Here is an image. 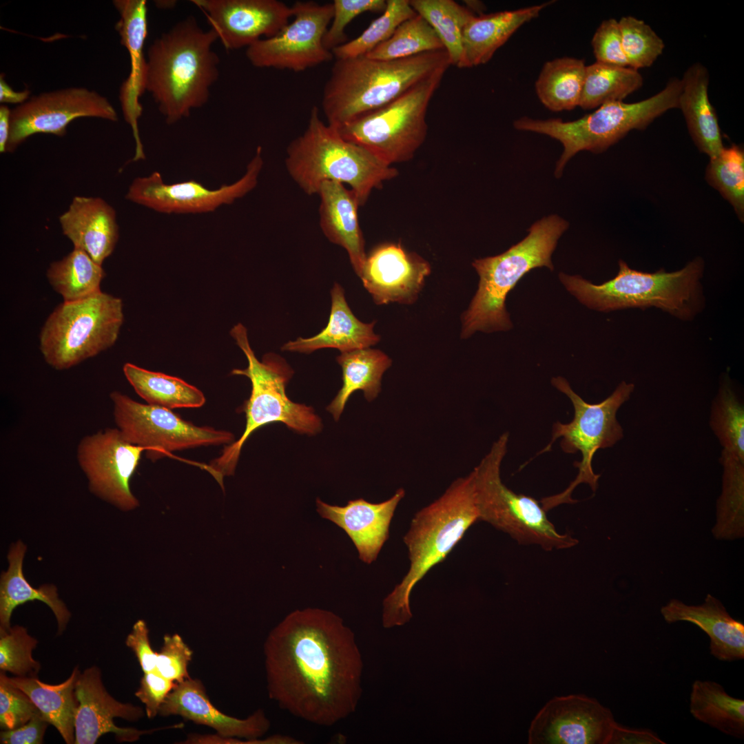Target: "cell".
Masks as SVG:
<instances>
[{
  "label": "cell",
  "instance_id": "6da1fadb",
  "mask_svg": "<svg viewBox=\"0 0 744 744\" xmlns=\"http://www.w3.org/2000/svg\"><path fill=\"white\" fill-rule=\"evenodd\" d=\"M269 696L307 722L331 727L353 713L363 662L353 631L332 612L296 610L265 644Z\"/></svg>",
  "mask_w": 744,
  "mask_h": 744
},
{
  "label": "cell",
  "instance_id": "7a4b0ae2",
  "mask_svg": "<svg viewBox=\"0 0 744 744\" xmlns=\"http://www.w3.org/2000/svg\"><path fill=\"white\" fill-rule=\"evenodd\" d=\"M218 39L189 16L163 33L147 50L145 90L167 124L188 117L205 105L219 76V57L212 45Z\"/></svg>",
  "mask_w": 744,
  "mask_h": 744
},
{
  "label": "cell",
  "instance_id": "3957f363",
  "mask_svg": "<svg viewBox=\"0 0 744 744\" xmlns=\"http://www.w3.org/2000/svg\"><path fill=\"white\" fill-rule=\"evenodd\" d=\"M478 521L473 471L453 482L440 497L414 515L403 538L410 567L383 601L384 628L402 626L410 621V595L415 586L447 557L467 530Z\"/></svg>",
  "mask_w": 744,
  "mask_h": 744
},
{
  "label": "cell",
  "instance_id": "277c9868",
  "mask_svg": "<svg viewBox=\"0 0 744 744\" xmlns=\"http://www.w3.org/2000/svg\"><path fill=\"white\" fill-rule=\"evenodd\" d=\"M449 65L445 50L389 61L336 59L322 92L327 124L337 128L376 110Z\"/></svg>",
  "mask_w": 744,
  "mask_h": 744
},
{
  "label": "cell",
  "instance_id": "5b68a950",
  "mask_svg": "<svg viewBox=\"0 0 744 744\" xmlns=\"http://www.w3.org/2000/svg\"><path fill=\"white\" fill-rule=\"evenodd\" d=\"M704 262L696 258L682 269L647 273L619 261L616 276L595 285L579 275L559 273L567 291L588 308L601 312L656 307L681 320H692L703 308L701 280Z\"/></svg>",
  "mask_w": 744,
  "mask_h": 744
},
{
  "label": "cell",
  "instance_id": "8992f818",
  "mask_svg": "<svg viewBox=\"0 0 744 744\" xmlns=\"http://www.w3.org/2000/svg\"><path fill=\"white\" fill-rule=\"evenodd\" d=\"M285 165L307 194H318L324 181L338 182L351 187L360 206L365 204L373 189L398 175L395 167L324 124L317 106L311 110L304 132L289 144Z\"/></svg>",
  "mask_w": 744,
  "mask_h": 744
},
{
  "label": "cell",
  "instance_id": "52a82bcc",
  "mask_svg": "<svg viewBox=\"0 0 744 744\" xmlns=\"http://www.w3.org/2000/svg\"><path fill=\"white\" fill-rule=\"evenodd\" d=\"M568 226L558 215H550L533 224L528 234L504 253L473 261L479 280L477 292L462 316V338L477 331L489 333L512 328L506 309L507 295L530 270L541 267L554 270L551 256Z\"/></svg>",
  "mask_w": 744,
  "mask_h": 744
},
{
  "label": "cell",
  "instance_id": "ba28073f",
  "mask_svg": "<svg viewBox=\"0 0 744 744\" xmlns=\"http://www.w3.org/2000/svg\"><path fill=\"white\" fill-rule=\"evenodd\" d=\"M230 334L248 362L245 369H234L231 373L247 377L251 391L242 406L246 417L243 433L209 465V473L221 485L223 477L234 475L243 444L259 428L282 422L291 430L308 435H315L322 428V420L311 406L293 402L287 395L286 386L293 373L287 362L272 353L265 354L261 361L258 360L242 324L235 325Z\"/></svg>",
  "mask_w": 744,
  "mask_h": 744
},
{
  "label": "cell",
  "instance_id": "9c48e42d",
  "mask_svg": "<svg viewBox=\"0 0 744 744\" xmlns=\"http://www.w3.org/2000/svg\"><path fill=\"white\" fill-rule=\"evenodd\" d=\"M681 88V79L674 77L661 91L639 102L606 103L570 121L523 116L515 120L513 126L518 130L548 136L561 143L564 149L555 171L556 178H559L566 163L578 152H603L629 132L643 130L668 110L678 108Z\"/></svg>",
  "mask_w": 744,
  "mask_h": 744
},
{
  "label": "cell",
  "instance_id": "30bf717a",
  "mask_svg": "<svg viewBox=\"0 0 744 744\" xmlns=\"http://www.w3.org/2000/svg\"><path fill=\"white\" fill-rule=\"evenodd\" d=\"M508 437V433L500 435L472 471L479 521L508 534L519 544L537 545L548 551L575 546L578 540L569 534L559 533L539 502L517 494L503 484L500 468Z\"/></svg>",
  "mask_w": 744,
  "mask_h": 744
},
{
  "label": "cell",
  "instance_id": "8fae6325",
  "mask_svg": "<svg viewBox=\"0 0 744 744\" xmlns=\"http://www.w3.org/2000/svg\"><path fill=\"white\" fill-rule=\"evenodd\" d=\"M551 382L570 400L574 417L569 423L557 422L553 424L550 442L536 456L550 451L556 440L561 438L562 451L566 453L579 452L581 459L574 462L579 470L577 475L564 491L541 499L540 503L546 511L563 504L575 503L571 495L580 484H587L593 492L596 491L600 475L595 473L592 469L594 455L599 449L614 446L623 437V428L616 415L634 389V384L622 381L604 400L590 404L577 395L563 377L553 378Z\"/></svg>",
  "mask_w": 744,
  "mask_h": 744
},
{
  "label": "cell",
  "instance_id": "7c38bea8",
  "mask_svg": "<svg viewBox=\"0 0 744 744\" xmlns=\"http://www.w3.org/2000/svg\"><path fill=\"white\" fill-rule=\"evenodd\" d=\"M123 320L122 300L101 291L80 300L63 301L41 329V354L54 369H70L113 346Z\"/></svg>",
  "mask_w": 744,
  "mask_h": 744
},
{
  "label": "cell",
  "instance_id": "4fadbf2b",
  "mask_svg": "<svg viewBox=\"0 0 744 744\" xmlns=\"http://www.w3.org/2000/svg\"><path fill=\"white\" fill-rule=\"evenodd\" d=\"M447 70H441L371 112L335 128L345 140L391 166L411 160L425 141L426 112Z\"/></svg>",
  "mask_w": 744,
  "mask_h": 744
},
{
  "label": "cell",
  "instance_id": "5bb4252c",
  "mask_svg": "<svg viewBox=\"0 0 744 744\" xmlns=\"http://www.w3.org/2000/svg\"><path fill=\"white\" fill-rule=\"evenodd\" d=\"M110 397L117 428L128 442L145 448L151 459L174 457L169 453L174 451L234 441L231 433L196 426L169 409L138 402L117 391Z\"/></svg>",
  "mask_w": 744,
  "mask_h": 744
},
{
  "label": "cell",
  "instance_id": "9a60e30c",
  "mask_svg": "<svg viewBox=\"0 0 744 744\" xmlns=\"http://www.w3.org/2000/svg\"><path fill=\"white\" fill-rule=\"evenodd\" d=\"M293 19L277 34L260 39L246 50L254 67L302 72L333 57L324 37L333 15L332 3L298 1L292 6Z\"/></svg>",
  "mask_w": 744,
  "mask_h": 744
},
{
  "label": "cell",
  "instance_id": "2e32d148",
  "mask_svg": "<svg viewBox=\"0 0 744 744\" xmlns=\"http://www.w3.org/2000/svg\"><path fill=\"white\" fill-rule=\"evenodd\" d=\"M263 164L262 149L259 146L242 177L216 189H209L194 180L166 184L161 174L154 172L147 176L135 178L125 198L159 213L211 212L222 205L233 203L254 189Z\"/></svg>",
  "mask_w": 744,
  "mask_h": 744
},
{
  "label": "cell",
  "instance_id": "e0dca14e",
  "mask_svg": "<svg viewBox=\"0 0 744 744\" xmlns=\"http://www.w3.org/2000/svg\"><path fill=\"white\" fill-rule=\"evenodd\" d=\"M81 117L118 120L116 110L105 96L85 87L65 88L32 96L11 110L6 152H14L35 134L63 136L69 123Z\"/></svg>",
  "mask_w": 744,
  "mask_h": 744
},
{
  "label": "cell",
  "instance_id": "ac0fdd59",
  "mask_svg": "<svg viewBox=\"0 0 744 744\" xmlns=\"http://www.w3.org/2000/svg\"><path fill=\"white\" fill-rule=\"evenodd\" d=\"M144 451L128 442L117 428H107L83 437L76 457L90 490L117 508L130 510L138 506L130 482Z\"/></svg>",
  "mask_w": 744,
  "mask_h": 744
},
{
  "label": "cell",
  "instance_id": "d6986e66",
  "mask_svg": "<svg viewBox=\"0 0 744 744\" xmlns=\"http://www.w3.org/2000/svg\"><path fill=\"white\" fill-rule=\"evenodd\" d=\"M617 723L611 710L583 694L555 696L530 723L529 744H608Z\"/></svg>",
  "mask_w": 744,
  "mask_h": 744
},
{
  "label": "cell",
  "instance_id": "ffe728a7",
  "mask_svg": "<svg viewBox=\"0 0 744 744\" xmlns=\"http://www.w3.org/2000/svg\"><path fill=\"white\" fill-rule=\"evenodd\" d=\"M205 14L225 49L248 48L262 37L277 34L293 17L278 0H192Z\"/></svg>",
  "mask_w": 744,
  "mask_h": 744
},
{
  "label": "cell",
  "instance_id": "44dd1931",
  "mask_svg": "<svg viewBox=\"0 0 744 744\" xmlns=\"http://www.w3.org/2000/svg\"><path fill=\"white\" fill-rule=\"evenodd\" d=\"M75 694L78 705L74 720V744L96 743L107 733H114L119 741L133 742L141 735L158 730H139L115 725V717L136 721L144 716V712L139 706L114 699L105 690L101 670L96 666L80 672Z\"/></svg>",
  "mask_w": 744,
  "mask_h": 744
},
{
  "label": "cell",
  "instance_id": "7402d4cb",
  "mask_svg": "<svg viewBox=\"0 0 744 744\" xmlns=\"http://www.w3.org/2000/svg\"><path fill=\"white\" fill-rule=\"evenodd\" d=\"M431 273L430 264L400 243L375 247L366 258L360 278L378 304L415 302Z\"/></svg>",
  "mask_w": 744,
  "mask_h": 744
},
{
  "label": "cell",
  "instance_id": "603a6c76",
  "mask_svg": "<svg viewBox=\"0 0 744 744\" xmlns=\"http://www.w3.org/2000/svg\"><path fill=\"white\" fill-rule=\"evenodd\" d=\"M113 5L120 15L115 28L121 44L130 55V73L121 86L119 100L124 119L131 127L135 141V154L132 161H137L145 158L138 121L143 112L139 99L146 91L147 59L144 44L148 32L147 1L114 0Z\"/></svg>",
  "mask_w": 744,
  "mask_h": 744
},
{
  "label": "cell",
  "instance_id": "cb8c5ba5",
  "mask_svg": "<svg viewBox=\"0 0 744 744\" xmlns=\"http://www.w3.org/2000/svg\"><path fill=\"white\" fill-rule=\"evenodd\" d=\"M163 716H180L198 725H205L226 738H261L270 727V722L262 710H258L247 718L240 719L220 712L209 700L203 683L191 677L176 683L160 707Z\"/></svg>",
  "mask_w": 744,
  "mask_h": 744
},
{
  "label": "cell",
  "instance_id": "d4e9b609",
  "mask_svg": "<svg viewBox=\"0 0 744 744\" xmlns=\"http://www.w3.org/2000/svg\"><path fill=\"white\" fill-rule=\"evenodd\" d=\"M404 495V488H400L382 502L371 503L359 498L349 501L344 506L330 505L317 498V511L343 529L354 544L359 559L370 564L388 539L392 518Z\"/></svg>",
  "mask_w": 744,
  "mask_h": 744
},
{
  "label": "cell",
  "instance_id": "484cf974",
  "mask_svg": "<svg viewBox=\"0 0 744 744\" xmlns=\"http://www.w3.org/2000/svg\"><path fill=\"white\" fill-rule=\"evenodd\" d=\"M63 234L74 248L103 264L113 252L119 237L114 209L100 197L76 196L59 218Z\"/></svg>",
  "mask_w": 744,
  "mask_h": 744
},
{
  "label": "cell",
  "instance_id": "4316f807",
  "mask_svg": "<svg viewBox=\"0 0 744 744\" xmlns=\"http://www.w3.org/2000/svg\"><path fill=\"white\" fill-rule=\"evenodd\" d=\"M661 614L668 623L686 621L694 624L710 638V654L719 661L744 659V624L734 619L722 602L707 594L701 605H688L672 599Z\"/></svg>",
  "mask_w": 744,
  "mask_h": 744
},
{
  "label": "cell",
  "instance_id": "83f0119b",
  "mask_svg": "<svg viewBox=\"0 0 744 744\" xmlns=\"http://www.w3.org/2000/svg\"><path fill=\"white\" fill-rule=\"evenodd\" d=\"M320 226L331 242L348 253L356 274L360 277L366 258L364 240L360 227L358 199L351 189L335 181H324L318 193Z\"/></svg>",
  "mask_w": 744,
  "mask_h": 744
},
{
  "label": "cell",
  "instance_id": "f1b7e54d",
  "mask_svg": "<svg viewBox=\"0 0 744 744\" xmlns=\"http://www.w3.org/2000/svg\"><path fill=\"white\" fill-rule=\"evenodd\" d=\"M552 1L526 8L473 15L465 25L459 68L486 64L524 24L537 17Z\"/></svg>",
  "mask_w": 744,
  "mask_h": 744
},
{
  "label": "cell",
  "instance_id": "f546056e",
  "mask_svg": "<svg viewBox=\"0 0 744 744\" xmlns=\"http://www.w3.org/2000/svg\"><path fill=\"white\" fill-rule=\"evenodd\" d=\"M710 75L701 63L690 66L683 74L678 100L689 133L699 151L710 158L723 149L718 118L708 96Z\"/></svg>",
  "mask_w": 744,
  "mask_h": 744
},
{
  "label": "cell",
  "instance_id": "4dcf8cb0",
  "mask_svg": "<svg viewBox=\"0 0 744 744\" xmlns=\"http://www.w3.org/2000/svg\"><path fill=\"white\" fill-rule=\"evenodd\" d=\"M331 308L327 327L318 334L308 338L299 337L282 347V350L310 353L323 348L337 349L342 353L369 348L377 344L380 336L373 331L375 322L360 321L350 309L344 290L335 283L331 291Z\"/></svg>",
  "mask_w": 744,
  "mask_h": 744
},
{
  "label": "cell",
  "instance_id": "1f68e13d",
  "mask_svg": "<svg viewBox=\"0 0 744 744\" xmlns=\"http://www.w3.org/2000/svg\"><path fill=\"white\" fill-rule=\"evenodd\" d=\"M26 546L21 541L13 544L8 555V568L2 572L0 581V628L8 629L12 611L19 605L34 600L47 604L54 614L59 633L63 632L70 618V612L59 599L54 585L32 587L23 573V561Z\"/></svg>",
  "mask_w": 744,
  "mask_h": 744
},
{
  "label": "cell",
  "instance_id": "d6a6232c",
  "mask_svg": "<svg viewBox=\"0 0 744 744\" xmlns=\"http://www.w3.org/2000/svg\"><path fill=\"white\" fill-rule=\"evenodd\" d=\"M80 674L75 668L63 682L51 685L37 677H8L6 679L27 694L49 724L56 727L65 742L74 743V720L78 705L75 685Z\"/></svg>",
  "mask_w": 744,
  "mask_h": 744
},
{
  "label": "cell",
  "instance_id": "836d02e7",
  "mask_svg": "<svg viewBox=\"0 0 744 744\" xmlns=\"http://www.w3.org/2000/svg\"><path fill=\"white\" fill-rule=\"evenodd\" d=\"M336 360L342 371V386L327 410L338 421L355 391L361 390L368 402L378 397L382 377L392 361L382 351L371 348L341 353Z\"/></svg>",
  "mask_w": 744,
  "mask_h": 744
},
{
  "label": "cell",
  "instance_id": "e575fe53",
  "mask_svg": "<svg viewBox=\"0 0 744 744\" xmlns=\"http://www.w3.org/2000/svg\"><path fill=\"white\" fill-rule=\"evenodd\" d=\"M690 712L697 721L722 733L744 737V701L729 695L719 683L696 680L690 694Z\"/></svg>",
  "mask_w": 744,
  "mask_h": 744
},
{
  "label": "cell",
  "instance_id": "d590c367",
  "mask_svg": "<svg viewBox=\"0 0 744 744\" xmlns=\"http://www.w3.org/2000/svg\"><path fill=\"white\" fill-rule=\"evenodd\" d=\"M586 65L583 59L564 56L544 63L535 81L541 103L554 112L579 106Z\"/></svg>",
  "mask_w": 744,
  "mask_h": 744
},
{
  "label": "cell",
  "instance_id": "8d00e7d4",
  "mask_svg": "<svg viewBox=\"0 0 744 744\" xmlns=\"http://www.w3.org/2000/svg\"><path fill=\"white\" fill-rule=\"evenodd\" d=\"M123 369L136 393L149 404L172 409L198 408L205 402L200 390L180 378L132 363L125 364Z\"/></svg>",
  "mask_w": 744,
  "mask_h": 744
},
{
  "label": "cell",
  "instance_id": "74e56055",
  "mask_svg": "<svg viewBox=\"0 0 744 744\" xmlns=\"http://www.w3.org/2000/svg\"><path fill=\"white\" fill-rule=\"evenodd\" d=\"M105 276L101 265L76 248L61 260L51 263L47 270L50 284L64 302L80 300L101 291Z\"/></svg>",
  "mask_w": 744,
  "mask_h": 744
},
{
  "label": "cell",
  "instance_id": "f35d334b",
  "mask_svg": "<svg viewBox=\"0 0 744 744\" xmlns=\"http://www.w3.org/2000/svg\"><path fill=\"white\" fill-rule=\"evenodd\" d=\"M643 83L637 70L595 62L586 65L579 107L588 110L623 101Z\"/></svg>",
  "mask_w": 744,
  "mask_h": 744
},
{
  "label": "cell",
  "instance_id": "ab89813d",
  "mask_svg": "<svg viewBox=\"0 0 744 744\" xmlns=\"http://www.w3.org/2000/svg\"><path fill=\"white\" fill-rule=\"evenodd\" d=\"M720 461L723 466V489L712 532L717 539H733L743 536L744 461L723 450Z\"/></svg>",
  "mask_w": 744,
  "mask_h": 744
},
{
  "label": "cell",
  "instance_id": "60d3db41",
  "mask_svg": "<svg viewBox=\"0 0 744 744\" xmlns=\"http://www.w3.org/2000/svg\"><path fill=\"white\" fill-rule=\"evenodd\" d=\"M410 4L431 26L446 51L450 64H458L462 55L464 28L475 15L453 0H411Z\"/></svg>",
  "mask_w": 744,
  "mask_h": 744
},
{
  "label": "cell",
  "instance_id": "b9f144b4",
  "mask_svg": "<svg viewBox=\"0 0 744 744\" xmlns=\"http://www.w3.org/2000/svg\"><path fill=\"white\" fill-rule=\"evenodd\" d=\"M445 50L435 32L420 14L402 23L393 35L365 56L376 60H396L422 53Z\"/></svg>",
  "mask_w": 744,
  "mask_h": 744
},
{
  "label": "cell",
  "instance_id": "7bdbcfd3",
  "mask_svg": "<svg viewBox=\"0 0 744 744\" xmlns=\"http://www.w3.org/2000/svg\"><path fill=\"white\" fill-rule=\"evenodd\" d=\"M710 424L725 451L744 461V407L724 380L712 403Z\"/></svg>",
  "mask_w": 744,
  "mask_h": 744
},
{
  "label": "cell",
  "instance_id": "ee69618b",
  "mask_svg": "<svg viewBox=\"0 0 744 744\" xmlns=\"http://www.w3.org/2000/svg\"><path fill=\"white\" fill-rule=\"evenodd\" d=\"M417 13L408 0H386L382 14L374 19L355 39L335 48L331 52L335 59L363 56L388 40L397 27Z\"/></svg>",
  "mask_w": 744,
  "mask_h": 744
},
{
  "label": "cell",
  "instance_id": "f6af8a7d",
  "mask_svg": "<svg viewBox=\"0 0 744 744\" xmlns=\"http://www.w3.org/2000/svg\"><path fill=\"white\" fill-rule=\"evenodd\" d=\"M708 183L733 207L741 221L744 219V151L737 145L725 147L710 158L705 174Z\"/></svg>",
  "mask_w": 744,
  "mask_h": 744
},
{
  "label": "cell",
  "instance_id": "bcb514c9",
  "mask_svg": "<svg viewBox=\"0 0 744 744\" xmlns=\"http://www.w3.org/2000/svg\"><path fill=\"white\" fill-rule=\"evenodd\" d=\"M619 25L628 67L638 70L651 66L665 48L663 39L648 24L632 16L621 17Z\"/></svg>",
  "mask_w": 744,
  "mask_h": 744
},
{
  "label": "cell",
  "instance_id": "7dc6e473",
  "mask_svg": "<svg viewBox=\"0 0 744 744\" xmlns=\"http://www.w3.org/2000/svg\"><path fill=\"white\" fill-rule=\"evenodd\" d=\"M38 641L23 626L0 628V669L19 677H37L40 663L32 657Z\"/></svg>",
  "mask_w": 744,
  "mask_h": 744
},
{
  "label": "cell",
  "instance_id": "c3c4849f",
  "mask_svg": "<svg viewBox=\"0 0 744 744\" xmlns=\"http://www.w3.org/2000/svg\"><path fill=\"white\" fill-rule=\"evenodd\" d=\"M332 4L333 15L323 41L324 47L330 51L347 42L345 29L353 19L366 12H382L386 1L334 0Z\"/></svg>",
  "mask_w": 744,
  "mask_h": 744
},
{
  "label": "cell",
  "instance_id": "681fc988",
  "mask_svg": "<svg viewBox=\"0 0 744 744\" xmlns=\"http://www.w3.org/2000/svg\"><path fill=\"white\" fill-rule=\"evenodd\" d=\"M38 708L22 690L10 683L4 672L0 676V726L12 730L26 723Z\"/></svg>",
  "mask_w": 744,
  "mask_h": 744
},
{
  "label": "cell",
  "instance_id": "f907efd6",
  "mask_svg": "<svg viewBox=\"0 0 744 744\" xmlns=\"http://www.w3.org/2000/svg\"><path fill=\"white\" fill-rule=\"evenodd\" d=\"M192 656L193 651L179 634H165L157 652L155 670L176 683H180L190 677L188 665Z\"/></svg>",
  "mask_w": 744,
  "mask_h": 744
},
{
  "label": "cell",
  "instance_id": "816d5d0a",
  "mask_svg": "<svg viewBox=\"0 0 744 744\" xmlns=\"http://www.w3.org/2000/svg\"><path fill=\"white\" fill-rule=\"evenodd\" d=\"M591 45L596 62L628 67L623 50L619 21L615 19H605L601 23L593 34Z\"/></svg>",
  "mask_w": 744,
  "mask_h": 744
},
{
  "label": "cell",
  "instance_id": "f5cc1de1",
  "mask_svg": "<svg viewBox=\"0 0 744 744\" xmlns=\"http://www.w3.org/2000/svg\"><path fill=\"white\" fill-rule=\"evenodd\" d=\"M175 685L156 670L144 673L135 696L144 704L149 719L158 714L161 706Z\"/></svg>",
  "mask_w": 744,
  "mask_h": 744
},
{
  "label": "cell",
  "instance_id": "db71d44e",
  "mask_svg": "<svg viewBox=\"0 0 744 744\" xmlns=\"http://www.w3.org/2000/svg\"><path fill=\"white\" fill-rule=\"evenodd\" d=\"M125 644L134 653L143 673L155 670L157 652L150 645L149 629L144 620L140 619L134 624Z\"/></svg>",
  "mask_w": 744,
  "mask_h": 744
},
{
  "label": "cell",
  "instance_id": "11a10c76",
  "mask_svg": "<svg viewBox=\"0 0 744 744\" xmlns=\"http://www.w3.org/2000/svg\"><path fill=\"white\" fill-rule=\"evenodd\" d=\"M41 713H36L26 723L0 734L2 744H41L48 725Z\"/></svg>",
  "mask_w": 744,
  "mask_h": 744
},
{
  "label": "cell",
  "instance_id": "9f6ffc18",
  "mask_svg": "<svg viewBox=\"0 0 744 744\" xmlns=\"http://www.w3.org/2000/svg\"><path fill=\"white\" fill-rule=\"evenodd\" d=\"M652 730L637 729L617 723L608 744H665Z\"/></svg>",
  "mask_w": 744,
  "mask_h": 744
},
{
  "label": "cell",
  "instance_id": "6f0895ef",
  "mask_svg": "<svg viewBox=\"0 0 744 744\" xmlns=\"http://www.w3.org/2000/svg\"><path fill=\"white\" fill-rule=\"evenodd\" d=\"M30 91L25 89L23 91L17 92L6 82L4 74L0 75V102L2 103H20L27 101L30 97Z\"/></svg>",
  "mask_w": 744,
  "mask_h": 744
},
{
  "label": "cell",
  "instance_id": "680465c9",
  "mask_svg": "<svg viewBox=\"0 0 744 744\" xmlns=\"http://www.w3.org/2000/svg\"><path fill=\"white\" fill-rule=\"evenodd\" d=\"M11 110L7 105L0 106V152H6L10 132Z\"/></svg>",
  "mask_w": 744,
  "mask_h": 744
},
{
  "label": "cell",
  "instance_id": "91938a15",
  "mask_svg": "<svg viewBox=\"0 0 744 744\" xmlns=\"http://www.w3.org/2000/svg\"><path fill=\"white\" fill-rule=\"evenodd\" d=\"M157 6L161 8H170L174 6L176 3L175 1H158L156 3Z\"/></svg>",
  "mask_w": 744,
  "mask_h": 744
}]
</instances>
